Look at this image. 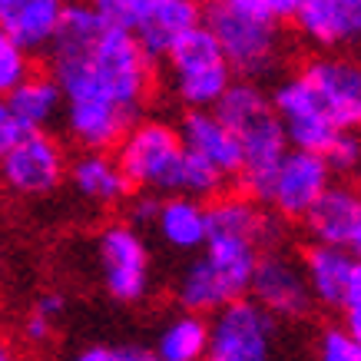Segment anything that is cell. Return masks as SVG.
<instances>
[{"label":"cell","mask_w":361,"mask_h":361,"mask_svg":"<svg viewBox=\"0 0 361 361\" xmlns=\"http://www.w3.org/2000/svg\"><path fill=\"white\" fill-rule=\"evenodd\" d=\"M232 11H242L249 17H259V20H269V23H292L295 17V7L298 0H219Z\"/></svg>","instance_id":"cell-28"},{"label":"cell","mask_w":361,"mask_h":361,"mask_svg":"<svg viewBox=\"0 0 361 361\" xmlns=\"http://www.w3.org/2000/svg\"><path fill=\"white\" fill-rule=\"evenodd\" d=\"M66 146L50 130L20 133L0 156V186L17 199H47L66 183Z\"/></svg>","instance_id":"cell-8"},{"label":"cell","mask_w":361,"mask_h":361,"mask_svg":"<svg viewBox=\"0 0 361 361\" xmlns=\"http://www.w3.org/2000/svg\"><path fill=\"white\" fill-rule=\"evenodd\" d=\"M338 315H341V325L338 329L355 338L361 345V262L355 265V272H351V282L345 288V298H341L338 305Z\"/></svg>","instance_id":"cell-29"},{"label":"cell","mask_w":361,"mask_h":361,"mask_svg":"<svg viewBox=\"0 0 361 361\" xmlns=\"http://www.w3.org/2000/svg\"><path fill=\"white\" fill-rule=\"evenodd\" d=\"M116 361H159L146 345H116Z\"/></svg>","instance_id":"cell-33"},{"label":"cell","mask_w":361,"mask_h":361,"mask_svg":"<svg viewBox=\"0 0 361 361\" xmlns=\"http://www.w3.org/2000/svg\"><path fill=\"white\" fill-rule=\"evenodd\" d=\"M20 123L13 120L11 113V103H7V97H0V156L11 149L13 142H17V136H20Z\"/></svg>","instance_id":"cell-31"},{"label":"cell","mask_w":361,"mask_h":361,"mask_svg":"<svg viewBox=\"0 0 361 361\" xmlns=\"http://www.w3.org/2000/svg\"><path fill=\"white\" fill-rule=\"evenodd\" d=\"M149 229L163 239L166 249L183 252V255H196L206 245L209 222H206V202L192 199L186 192H169L159 196V209Z\"/></svg>","instance_id":"cell-18"},{"label":"cell","mask_w":361,"mask_h":361,"mask_svg":"<svg viewBox=\"0 0 361 361\" xmlns=\"http://www.w3.org/2000/svg\"><path fill=\"white\" fill-rule=\"evenodd\" d=\"M70 361H116V345H87Z\"/></svg>","instance_id":"cell-32"},{"label":"cell","mask_w":361,"mask_h":361,"mask_svg":"<svg viewBox=\"0 0 361 361\" xmlns=\"http://www.w3.org/2000/svg\"><path fill=\"white\" fill-rule=\"evenodd\" d=\"M179 140L189 153L206 159L212 169H219L226 179H235L242 169V146L235 133L212 110H186L179 120Z\"/></svg>","instance_id":"cell-16"},{"label":"cell","mask_w":361,"mask_h":361,"mask_svg":"<svg viewBox=\"0 0 361 361\" xmlns=\"http://www.w3.org/2000/svg\"><path fill=\"white\" fill-rule=\"evenodd\" d=\"M73 0H0V30L30 54H44Z\"/></svg>","instance_id":"cell-19"},{"label":"cell","mask_w":361,"mask_h":361,"mask_svg":"<svg viewBox=\"0 0 361 361\" xmlns=\"http://www.w3.org/2000/svg\"><path fill=\"white\" fill-rule=\"evenodd\" d=\"M202 27H206L222 56L229 60L232 73L239 80H269L275 77L285 63V27L269 23L259 17H249L242 11H232L219 0H209L202 11Z\"/></svg>","instance_id":"cell-3"},{"label":"cell","mask_w":361,"mask_h":361,"mask_svg":"<svg viewBox=\"0 0 361 361\" xmlns=\"http://www.w3.org/2000/svg\"><path fill=\"white\" fill-rule=\"evenodd\" d=\"M30 73H33V54L23 44H17L7 30H0V97H7Z\"/></svg>","instance_id":"cell-25"},{"label":"cell","mask_w":361,"mask_h":361,"mask_svg":"<svg viewBox=\"0 0 361 361\" xmlns=\"http://www.w3.org/2000/svg\"><path fill=\"white\" fill-rule=\"evenodd\" d=\"M249 298H255L279 322L305 318L315 308L305 272H302V259L292 255V252H285L282 245H272V249H265L259 255V262L252 269Z\"/></svg>","instance_id":"cell-11"},{"label":"cell","mask_w":361,"mask_h":361,"mask_svg":"<svg viewBox=\"0 0 361 361\" xmlns=\"http://www.w3.org/2000/svg\"><path fill=\"white\" fill-rule=\"evenodd\" d=\"M13 120L20 123L23 133L33 130H54L63 113V93L47 70H33L27 80H20L17 87L7 93Z\"/></svg>","instance_id":"cell-21"},{"label":"cell","mask_w":361,"mask_h":361,"mask_svg":"<svg viewBox=\"0 0 361 361\" xmlns=\"http://www.w3.org/2000/svg\"><path fill=\"white\" fill-rule=\"evenodd\" d=\"M202 11H206L202 0H156L133 37L140 40L146 56L159 63L189 30L202 27Z\"/></svg>","instance_id":"cell-17"},{"label":"cell","mask_w":361,"mask_h":361,"mask_svg":"<svg viewBox=\"0 0 361 361\" xmlns=\"http://www.w3.org/2000/svg\"><path fill=\"white\" fill-rule=\"evenodd\" d=\"M113 156L126 173L133 189L169 196L179 189V173L186 159V146L179 140V130L166 120H140L123 133V140L113 146Z\"/></svg>","instance_id":"cell-4"},{"label":"cell","mask_w":361,"mask_h":361,"mask_svg":"<svg viewBox=\"0 0 361 361\" xmlns=\"http://www.w3.org/2000/svg\"><path fill=\"white\" fill-rule=\"evenodd\" d=\"M292 23L322 50L361 47V0H298Z\"/></svg>","instance_id":"cell-14"},{"label":"cell","mask_w":361,"mask_h":361,"mask_svg":"<svg viewBox=\"0 0 361 361\" xmlns=\"http://www.w3.org/2000/svg\"><path fill=\"white\" fill-rule=\"evenodd\" d=\"M308 239L312 242H329L338 245L361 262V189L348 183H331L325 196L318 199L305 219Z\"/></svg>","instance_id":"cell-12"},{"label":"cell","mask_w":361,"mask_h":361,"mask_svg":"<svg viewBox=\"0 0 361 361\" xmlns=\"http://www.w3.org/2000/svg\"><path fill=\"white\" fill-rule=\"evenodd\" d=\"M226 186H229V179H226L219 169H212L206 159H199L196 153H189L186 149L183 173H179V189H176V192H186V196H192V199L209 202L212 196L226 192Z\"/></svg>","instance_id":"cell-24"},{"label":"cell","mask_w":361,"mask_h":361,"mask_svg":"<svg viewBox=\"0 0 361 361\" xmlns=\"http://www.w3.org/2000/svg\"><path fill=\"white\" fill-rule=\"evenodd\" d=\"M66 183L80 202L93 209L126 206V199L133 196L130 179L120 169L113 149H80L66 163Z\"/></svg>","instance_id":"cell-15"},{"label":"cell","mask_w":361,"mask_h":361,"mask_svg":"<svg viewBox=\"0 0 361 361\" xmlns=\"http://www.w3.org/2000/svg\"><path fill=\"white\" fill-rule=\"evenodd\" d=\"M212 113L235 133L242 146V169L235 176L242 192L262 202L275 166L288 153L282 120L275 116V106L265 87L255 80H232L219 103L212 106Z\"/></svg>","instance_id":"cell-2"},{"label":"cell","mask_w":361,"mask_h":361,"mask_svg":"<svg viewBox=\"0 0 361 361\" xmlns=\"http://www.w3.org/2000/svg\"><path fill=\"white\" fill-rule=\"evenodd\" d=\"M331 183H335V173L329 169L325 156L288 146V153L279 159L272 179H269L262 206L275 212L282 222H302Z\"/></svg>","instance_id":"cell-9"},{"label":"cell","mask_w":361,"mask_h":361,"mask_svg":"<svg viewBox=\"0 0 361 361\" xmlns=\"http://www.w3.org/2000/svg\"><path fill=\"white\" fill-rule=\"evenodd\" d=\"M159 63H166L169 93L183 110H212L235 80L229 60L206 27L189 30Z\"/></svg>","instance_id":"cell-5"},{"label":"cell","mask_w":361,"mask_h":361,"mask_svg":"<svg viewBox=\"0 0 361 361\" xmlns=\"http://www.w3.org/2000/svg\"><path fill=\"white\" fill-rule=\"evenodd\" d=\"M269 99H272V106H275V116L282 120L285 140H288L292 149L325 153V146L338 133V126H335V120L329 116L322 97L312 87V80L302 70L279 80V87L269 93Z\"/></svg>","instance_id":"cell-10"},{"label":"cell","mask_w":361,"mask_h":361,"mask_svg":"<svg viewBox=\"0 0 361 361\" xmlns=\"http://www.w3.org/2000/svg\"><path fill=\"white\" fill-rule=\"evenodd\" d=\"M206 318V361H275V355H279V318L269 315L255 298H232L229 305L216 308Z\"/></svg>","instance_id":"cell-7"},{"label":"cell","mask_w":361,"mask_h":361,"mask_svg":"<svg viewBox=\"0 0 361 361\" xmlns=\"http://www.w3.org/2000/svg\"><path fill=\"white\" fill-rule=\"evenodd\" d=\"M209 345V318L179 308L156 335V358L159 361H206Z\"/></svg>","instance_id":"cell-22"},{"label":"cell","mask_w":361,"mask_h":361,"mask_svg":"<svg viewBox=\"0 0 361 361\" xmlns=\"http://www.w3.org/2000/svg\"><path fill=\"white\" fill-rule=\"evenodd\" d=\"M66 315V295L63 292H40V295L30 302L27 315L20 322V335L30 348H44L50 345L60 329V322Z\"/></svg>","instance_id":"cell-23"},{"label":"cell","mask_w":361,"mask_h":361,"mask_svg":"<svg viewBox=\"0 0 361 361\" xmlns=\"http://www.w3.org/2000/svg\"><path fill=\"white\" fill-rule=\"evenodd\" d=\"M93 265L103 292L120 305H140L153 292V255L133 222H106L93 235Z\"/></svg>","instance_id":"cell-6"},{"label":"cell","mask_w":361,"mask_h":361,"mask_svg":"<svg viewBox=\"0 0 361 361\" xmlns=\"http://www.w3.org/2000/svg\"><path fill=\"white\" fill-rule=\"evenodd\" d=\"M44 54L47 73L63 93L60 126L66 140L77 149H113L146 113L156 60L130 30L106 23L87 0L66 7Z\"/></svg>","instance_id":"cell-1"},{"label":"cell","mask_w":361,"mask_h":361,"mask_svg":"<svg viewBox=\"0 0 361 361\" xmlns=\"http://www.w3.org/2000/svg\"><path fill=\"white\" fill-rule=\"evenodd\" d=\"M298 259H302V272H305L312 302L322 308L338 312L341 298H345V288H348V282H351V272H355L358 262H355L345 249L329 245V242H312Z\"/></svg>","instance_id":"cell-20"},{"label":"cell","mask_w":361,"mask_h":361,"mask_svg":"<svg viewBox=\"0 0 361 361\" xmlns=\"http://www.w3.org/2000/svg\"><path fill=\"white\" fill-rule=\"evenodd\" d=\"M0 361H20V351L13 348V341L4 338V335H0Z\"/></svg>","instance_id":"cell-34"},{"label":"cell","mask_w":361,"mask_h":361,"mask_svg":"<svg viewBox=\"0 0 361 361\" xmlns=\"http://www.w3.org/2000/svg\"><path fill=\"white\" fill-rule=\"evenodd\" d=\"M325 163L335 176H355L361 173V133L358 130H338L325 146Z\"/></svg>","instance_id":"cell-26"},{"label":"cell","mask_w":361,"mask_h":361,"mask_svg":"<svg viewBox=\"0 0 361 361\" xmlns=\"http://www.w3.org/2000/svg\"><path fill=\"white\" fill-rule=\"evenodd\" d=\"M338 130L361 133V63L351 56H315L302 66Z\"/></svg>","instance_id":"cell-13"},{"label":"cell","mask_w":361,"mask_h":361,"mask_svg":"<svg viewBox=\"0 0 361 361\" xmlns=\"http://www.w3.org/2000/svg\"><path fill=\"white\" fill-rule=\"evenodd\" d=\"M87 4L106 23H113V27L133 33L142 23V17L149 13V7H153L156 0H87Z\"/></svg>","instance_id":"cell-27"},{"label":"cell","mask_w":361,"mask_h":361,"mask_svg":"<svg viewBox=\"0 0 361 361\" xmlns=\"http://www.w3.org/2000/svg\"><path fill=\"white\" fill-rule=\"evenodd\" d=\"M318 361H361V345L341 329H325L318 335Z\"/></svg>","instance_id":"cell-30"}]
</instances>
